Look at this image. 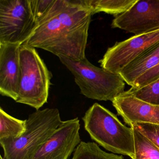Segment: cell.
Instances as JSON below:
<instances>
[{
    "instance_id": "8992f818",
    "label": "cell",
    "mask_w": 159,
    "mask_h": 159,
    "mask_svg": "<svg viewBox=\"0 0 159 159\" xmlns=\"http://www.w3.org/2000/svg\"><path fill=\"white\" fill-rule=\"evenodd\" d=\"M36 25L31 0H0V43L22 45Z\"/></svg>"
},
{
    "instance_id": "e0dca14e",
    "label": "cell",
    "mask_w": 159,
    "mask_h": 159,
    "mask_svg": "<svg viewBox=\"0 0 159 159\" xmlns=\"http://www.w3.org/2000/svg\"><path fill=\"white\" fill-rule=\"evenodd\" d=\"M125 92L139 100L159 106V79L141 88L131 87Z\"/></svg>"
},
{
    "instance_id": "44dd1931",
    "label": "cell",
    "mask_w": 159,
    "mask_h": 159,
    "mask_svg": "<svg viewBox=\"0 0 159 159\" xmlns=\"http://www.w3.org/2000/svg\"><path fill=\"white\" fill-rule=\"evenodd\" d=\"M0 159H4V158H3V157H2V155H1V158H0Z\"/></svg>"
},
{
    "instance_id": "30bf717a",
    "label": "cell",
    "mask_w": 159,
    "mask_h": 159,
    "mask_svg": "<svg viewBox=\"0 0 159 159\" xmlns=\"http://www.w3.org/2000/svg\"><path fill=\"white\" fill-rule=\"evenodd\" d=\"M21 45L0 43V94L16 101L21 78Z\"/></svg>"
},
{
    "instance_id": "277c9868",
    "label": "cell",
    "mask_w": 159,
    "mask_h": 159,
    "mask_svg": "<svg viewBox=\"0 0 159 159\" xmlns=\"http://www.w3.org/2000/svg\"><path fill=\"white\" fill-rule=\"evenodd\" d=\"M57 108L39 110L26 120V130L17 139L0 140L4 159H29L62 122Z\"/></svg>"
},
{
    "instance_id": "6da1fadb",
    "label": "cell",
    "mask_w": 159,
    "mask_h": 159,
    "mask_svg": "<svg viewBox=\"0 0 159 159\" xmlns=\"http://www.w3.org/2000/svg\"><path fill=\"white\" fill-rule=\"evenodd\" d=\"M93 15L85 0H54L25 43L58 57L85 59Z\"/></svg>"
},
{
    "instance_id": "4fadbf2b",
    "label": "cell",
    "mask_w": 159,
    "mask_h": 159,
    "mask_svg": "<svg viewBox=\"0 0 159 159\" xmlns=\"http://www.w3.org/2000/svg\"><path fill=\"white\" fill-rule=\"evenodd\" d=\"M137 0H85L93 15L105 12L116 16L128 11Z\"/></svg>"
},
{
    "instance_id": "ac0fdd59",
    "label": "cell",
    "mask_w": 159,
    "mask_h": 159,
    "mask_svg": "<svg viewBox=\"0 0 159 159\" xmlns=\"http://www.w3.org/2000/svg\"><path fill=\"white\" fill-rule=\"evenodd\" d=\"M132 125L137 128L159 148V125L149 123H136Z\"/></svg>"
},
{
    "instance_id": "8fae6325",
    "label": "cell",
    "mask_w": 159,
    "mask_h": 159,
    "mask_svg": "<svg viewBox=\"0 0 159 159\" xmlns=\"http://www.w3.org/2000/svg\"><path fill=\"white\" fill-rule=\"evenodd\" d=\"M112 103L119 115L130 126L136 123L159 125V106L139 100L125 91L114 98Z\"/></svg>"
},
{
    "instance_id": "52a82bcc",
    "label": "cell",
    "mask_w": 159,
    "mask_h": 159,
    "mask_svg": "<svg viewBox=\"0 0 159 159\" xmlns=\"http://www.w3.org/2000/svg\"><path fill=\"white\" fill-rule=\"evenodd\" d=\"M159 43V30L117 42L110 47L99 61L101 67L119 73L133 59Z\"/></svg>"
},
{
    "instance_id": "ba28073f",
    "label": "cell",
    "mask_w": 159,
    "mask_h": 159,
    "mask_svg": "<svg viewBox=\"0 0 159 159\" xmlns=\"http://www.w3.org/2000/svg\"><path fill=\"white\" fill-rule=\"evenodd\" d=\"M78 118L62 121L29 159H67L81 142Z\"/></svg>"
},
{
    "instance_id": "2e32d148",
    "label": "cell",
    "mask_w": 159,
    "mask_h": 159,
    "mask_svg": "<svg viewBox=\"0 0 159 159\" xmlns=\"http://www.w3.org/2000/svg\"><path fill=\"white\" fill-rule=\"evenodd\" d=\"M71 159H124L122 155L108 153L94 142L81 141L75 149Z\"/></svg>"
},
{
    "instance_id": "9a60e30c",
    "label": "cell",
    "mask_w": 159,
    "mask_h": 159,
    "mask_svg": "<svg viewBox=\"0 0 159 159\" xmlns=\"http://www.w3.org/2000/svg\"><path fill=\"white\" fill-rule=\"evenodd\" d=\"M133 128L134 140V159H159V148L135 126Z\"/></svg>"
},
{
    "instance_id": "ffe728a7",
    "label": "cell",
    "mask_w": 159,
    "mask_h": 159,
    "mask_svg": "<svg viewBox=\"0 0 159 159\" xmlns=\"http://www.w3.org/2000/svg\"><path fill=\"white\" fill-rule=\"evenodd\" d=\"M53 1L54 0H31V6L37 22L46 13Z\"/></svg>"
},
{
    "instance_id": "3957f363",
    "label": "cell",
    "mask_w": 159,
    "mask_h": 159,
    "mask_svg": "<svg viewBox=\"0 0 159 159\" xmlns=\"http://www.w3.org/2000/svg\"><path fill=\"white\" fill-rule=\"evenodd\" d=\"M60 62L72 73L81 93L98 101H111L125 92V83L119 73L93 65L85 59L73 60L64 57Z\"/></svg>"
},
{
    "instance_id": "7a4b0ae2",
    "label": "cell",
    "mask_w": 159,
    "mask_h": 159,
    "mask_svg": "<svg viewBox=\"0 0 159 159\" xmlns=\"http://www.w3.org/2000/svg\"><path fill=\"white\" fill-rule=\"evenodd\" d=\"M82 120L84 129L98 144L109 151L134 159L133 128L123 124L116 115L96 103L88 109Z\"/></svg>"
},
{
    "instance_id": "5b68a950",
    "label": "cell",
    "mask_w": 159,
    "mask_h": 159,
    "mask_svg": "<svg viewBox=\"0 0 159 159\" xmlns=\"http://www.w3.org/2000/svg\"><path fill=\"white\" fill-rule=\"evenodd\" d=\"M21 78L16 102L39 110L48 101L52 74L36 48L26 43L20 48Z\"/></svg>"
},
{
    "instance_id": "9c48e42d",
    "label": "cell",
    "mask_w": 159,
    "mask_h": 159,
    "mask_svg": "<svg viewBox=\"0 0 159 159\" xmlns=\"http://www.w3.org/2000/svg\"><path fill=\"white\" fill-rule=\"evenodd\" d=\"M111 26L134 36L159 30V0H137L128 11L115 16Z\"/></svg>"
},
{
    "instance_id": "d6986e66",
    "label": "cell",
    "mask_w": 159,
    "mask_h": 159,
    "mask_svg": "<svg viewBox=\"0 0 159 159\" xmlns=\"http://www.w3.org/2000/svg\"><path fill=\"white\" fill-rule=\"evenodd\" d=\"M159 79V63L155 67L139 78L131 87L139 88L146 86Z\"/></svg>"
},
{
    "instance_id": "5bb4252c",
    "label": "cell",
    "mask_w": 159,
    "mask_h": 159,
    "mask_svg": "<svg viewBox=\"0 0 159 159\" xmlns=\"http://www.w3.org/2000/svg\"><path fill=\"white\" fill-rule=\"evenodd\" d=\"M26 130V120L16 119L0 108V140L20 137Z\"/></svg>"
},
{
    "instance_id": "7c38bea8",
    "label": "cell",
    "mask_w": 159,
    "mask_h": 159,
    "mask_svg": "<svg viewBox=\"0 0 159 159\" xmlns=\"http://www.w3.org/2000/svg\"><path fill=\"white\" fill-rule=\"evenodd\" d=\"M159 63V43L144 52L122 69L119 74L132 87L134 82Z\"/></svg>"
}]
</instances>
